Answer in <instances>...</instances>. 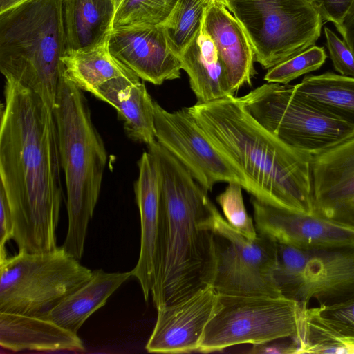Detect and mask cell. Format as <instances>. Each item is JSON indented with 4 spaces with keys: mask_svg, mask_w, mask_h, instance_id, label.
I'll use <instances>...</instances> for the list:
<instances>
[{
    "mask_svg": "<svg viewBox=\"0 0 354 354\" xmlns=\"http://www.w3.org/2000/svg\"><path fill=\"white\" fill-rule=\"evenodd\" d=\"M0 346L12 351L84 352L77 333L42 316L0 312Z\"/></svg>",
    "mask_w": 354,
    "mask_h": 354,
    "instance_id": "obj_19",
    "label": "cell"
},
{
    "mask_svg": "<svg viewBox=\"0 0 354 354\" xmlns=\"http://www.w3.org/2000/svg\"><path fill=\"white\" fill-rule=\"evenodd\" d=\"M326 46L334 68L342 75L354 77V55L344 41L341 40L330 29H324Z\"/></svg>",
    "mask_w": 354,
    "mask_h": 354,
    "instance_id": "obj_31",
    "label": "cell"
},
{
    "mask_svg": "<svg viewBox=\"0 0 354 354\" xmlns=\"http://www.w3.org/2000/svg\"><path fill=\"white\" fill-rule=\"evenodd\" d=\"M319 306L324 315L354 339V295L332 304Z\"/></svg>",
    "mask_w": 354,
    "mask_h": 354,
    "instance_id": "obj_32",
    "label": "cell"
},
{
    "mask_svg": "<svg viewBox=\"0 0 354 354\" xmlns=\"http://www.w3.org/2000/svg\"><path fill=\"white\" fill-rule=\"evenodd\" d=\"M339 32L354 55V0L342 19Z\"/></svg>",
    "mask_w": 354,
    "mask_h": 354,
    "instance_id": "obj_36",
    "label": "cell"
},
{
    "mask_svg": "<svg viewBox=\"0 0 354 354\" xmlns=\"http://www.w3.org/2000/svg\"><path fill=\"white\" fill-rule=\"evenodd\" d=\"M156 140L207 192L216 183H236L245 189L241 174L215 148L191 115L188 107L169 112L154 101Z\"/></svg>",
    "mask_w": 354,
    "mask_h": 354,
    "instance_id": "obj_11",
    "label": "cell"
},
{
    "mask_svg": "<svg viewBox=\"0 0 354 354\" xmlns=\"http://www.w3.org/2000/svg\"><path fill=\"white\" fill-rule=\"evenodd\" d=\"M202 26L214 43L232 91L252 84L256 74L255 54L243 26L222 0H216L204 14Z\"/></svg>",
    "mask_w": 354,
    "mask_h": 354,
    "instance_id": "obj_18",
    "label": "cell"
},
{
    "mask_svg": "<svg viewBox=\"0 0 354 354\" xmlns=\"http://www.w3.org/2000/svg\"><path fill=\"white\" fill-rule=\"evenodd\" d=\"M323 21H330L339 32L342 19L353 0H308Z\"/></svg>",
    "mask_w": 354,
    "mask_h": 354,
    "instance_id": "obj_33",
    "label": "cell"
},
{
    "mask_svg": "<svg viewBox=\"0 0 354 354\" xmlns=\"http://www.w3.org/2000/svg\"><path fill=\"white\" fill-rule=\"evenodd\" d=\"M239 99L269 132L311 156L354 133L353 127L299 96L293 85L268 82Z\"/></svg>",
    "mask_w": 354,
    "mask_h": 354,
    "instance_id": "obj_7",
    "label": "cell"
},
{
    "mask_svg": "<svg viewBox=\"0 0 354 354\" xmlns=\"http://www.w3.org/2000/svg\"><path fill=\"white\" fill-rule=\"evenodd\" d=\"M131 277V271L93 270L90 279L43 317L77 334L86 319L105 305L113 292Z\"/></svg>",
    "mask_w": 354,
    "mask_h": 354,
    "instance_id": "obj_22",
    "label": "cell"
},
{
    "mask_svg": "<svg viewBox=\"0 0 354 354\" xmlns=\"http://www.w3.org/2000/svg\"><path fill=\"white\" fill-rule=\"evenodd\" d=\"M215 148L241 174L257 200L314 214L312 156L283 143L228 95L188 107Z\"/></svg>",
    "mask_w": 354,
    "mask_h": 354,
    "instance_id": "obj_3",
    "label": "cell"
},
{
    "mask_svg": "<svg viewBox=\"0 0 354 354\" xmlns=\"http://www.w3.org/2000/svg\"><path fill=\"white\" fill-rule=\"evenodd\" d=\"M299 346L293 337L283 338L254 344L250 353L253 354H298Z\"/></svg>",
    "mask_w": 354,
    "mask_h": 354,
    "instance_id": "obj_35",
    "label": "cell"
},
{
    "mask_svg": "<svg viewBox=\"0 0 354 354\" xmlns=\"http://www.w3.org/2000/svg\"><path fill=\"white\" fill-rule=\"evenodd\" d=\"M160 186L156 281V309L213 285L216 272L214 227L219 213L206 191L157 140L147 145Z\"/></svg>",
    "mask_w": 354,
    "mask_h": 354,
    "instance_id": "obj_2",
    "label": "cell"
},
{
    "mask_svg": "<svg viewBox=\"0 0 354 354\" xmlns=\"http://www.w3.org/2000/svg\"><path fill=\"white\" fill-rule=\"evenodd\" d=\"M304 307L286 297L218 294L217 308L205 329L198 352L221 351L239 344L295 337Z\"/></svg>",
    "mask_w": 354,
    "mask_h": 354,
    "instance_id": "obj_9",
    "label": "cell"
},
{
    "mask_svg": "<svg viewBox=\"0 0 354 354\" xmlns=\"http://www.w3.org/2000/svg\"><path fill=\"white\" fill-rule=\"evenodd\" d=\"M27 0H0V13L12 8Z\"/></svg>",
    "mask_w": 354,
    "mask_h": 354,
    "instance_id": "obj_37",
    "label": "cell"
},
{
    "mask_svg": "<svg viewBox=\"0 0 354 354\" xmlns=\"http://www.w3.org/2000/svg\"><path fill=\"white\" fill-rule=\"evenodd\" d=\"M258 233L278 243L304 250L354 246V227L315 214L291 211L263 203L252 196Z\"/></svg>",
    "mask_w": 354,
    "mask_h": 354,
    "instance_id": "obj_12",
    "label": "cell"
},
{
    "mask_svg": "<svg viewBox=\"0 0 354 354\" xmlns=\"http://www.w3.org/2000/svg\"><path fill=\"white\" fill-rule=\"evenodd\" d=\"M298 354H354V339L324 315L319 306L302 308L295 337Z\"/></svg>",
    "mask_w": 354,
    "mask_h": 354,
    "instance_id": "obj_26",
    "label": "cell"
},
{
    "mask_svg": "<svg viewBox=\"0 0 354 354\" xmlns=\"http://www.w3.org/2000/svg\"><path fill=\"white\" fill-rule=\"evenodd\" d=\"M68 50L95 47L106 41L113 29L115 0H62Z\"/></svg>",
    "mask_w": 354,
    "mask_h": 354,
    "instance_id": "obj_23",
    "label": "cell"
},
{
    "mask_svg": "<svg viewBox=\"0 0 354 354\" xmlns=\"http://www.w3.org/2000/svg\"><path fill=\"white\" fill-rule=\"evenodd\" d=\"M14 236V227L10 206L6 193L0 186V261L7 257L6 243Z\"/></svg>",
    "mask_w": 354,
    "mask_h": 354,
    "instance_id": "obj_34",
    "label": "cell"
},
{
    "mask_svg": "<svg viewBox=\"0 0 354 354\" xmlns=\"http://www.w3.org/2000/svg\"><path fill=\"white\" fill-rule=\"evenodd\" d=\"M63 63L64 77L91 94L109 80L136 75L111 53L108 39L90 48L68 50Z\"/></svg>",
    "mask_w": 354,
    "mask_h": 354,
    "instance_id": "obj_24",
    "label": "cell"
},
{
    "mask_svg": "<svg viewBox=\"0 0 354 354\" xmlns=\"http://www.w3.org/2000/svg\"><path fill=\"white\" fill-rule=\"evenodd\" d=\"M293 86L299 96L354 127V77L326 72L306 75Z\"/></svg>",
    "mask_w": 354,
    "mask_h": 354,
    "instance_id": "obj_25",
    "label": "cell"
},
{
    "mask_svg": "<svg viewBox=\"0 0 354 354\" xmlns=\"http://www.w3.org/2000/svg\"><path fill=\"white\" fill-rule=\"evenodd\" d=\"M92 274L62 246L18 252L0 261V312L43 317Z\"/></svg>",
    "mask_w": 354,
    "mask_h": 354,
    "instance_id": "obj_6",
    "label": "cell"
},
{
    "mask_svg": "<svg viewBox=\"0 0 354 354\" xmlns=\"http://www.w3.org/2000/svg\"><path fill=\"white\" fill-rule=\"evenodd\" d=\"M178 57L182 70L188 75L196 103L234 95L216 46L203 26Z\"/></svg>",
    "mask_w": 354,
    "mask_h": 354,
    "instance_id": "obj_21",
    "label": "cell"
},
{
    "mask_svg": "<svg viewBox=\"0 0 354 354\" xmlns=\"http://www.w3.org/2000/svg\"><path fill=\"white\" fill-rule=\"evenodd\" d=\"M216 272L213 288L220 295L285 297L276 279L277 243L258 233L250 239L220 213L214 227Z\"/></svg>",
    "mask_w": 354,
    "mask_h": 354,
    "instance_id": "obj_10",
    "label": "cell"
},
{
    "mask_svg": "<svg viewBox=\"0 0 354 354\" xmlns=\"http://www.w3.org/2000/svg\"><path fill=\"white\" fill-rule=\"evenodd\" d=\"M68 51L62 0H27L0 13V70L52 109Z\"/></svg>",
    "mask_w": 354,
    "mask_h": 354,
    "instance_id": "obj_5",
    "label": "cell"
},
{
    "mask_svg": "<svg viewBox=\"0 0 354 354\" xmlns=\"http://www.w3.org/2000/svg\"><path fill=\"white\" fill-rule=\"evenodd\" d=\"M243 26L264 69L315 45L323 20L308 0H222Z\"/></svg>",
    "mask_w": 354,
    "mask_h": 354,
    "instance_id": "obj_8",
    "label": "cell"
},
{
    "mask_svg": "<svg viewBox=\"0 0 354 354\" xmlns=\"http://www.w3.org/2000/svg\"><path fill=\"white\" fill-rule=\"evenodd\" d=\"M326 58L324 48L313 45L268 69L263 79L268 83L288 84L303 75L319 69Z\"/></svg>",
    "mask_w": 354,
    "mask_h": 354,
    "instance_id": "obj_29",
    "label": "cell"
},
{
    "mask_svg": "<svg viewBox=\"0 0 354 354\" xmlns=\"http://www.w3.org/2000/svg\"><path fill=\"white\" fill-rule=\"evenodd\" d=\"M122 0H115L116 10H117V8H118V6H120V3L122 2Z\"/></svg>",
    "mask_w": 354,
    "mask_h": 354,
    "instance_id": "obj_38",
    "label": "cell"
},
{
    "mask_svg": "<svg viewBox=\"0 0 354 354\" xmlns=\"http://www.w3.org/2000/svg\"><path fill=\"white\" fill-rule=\"evenodd\" d=\"M354 295V246L307 250L300 277L286 297L304 306L332 304Z\"/></svg>",
    "mask_w": 354,
    "mask_h": 354,
    "instance_id": "obj_16",
    "label": "cell"
},
{
    "mask_svg": "<svg viewBox=\"0 0 354 354\" xmlns=\"http://www.w3.org/2000/svg\"><path fill=\"white\" fill-rule=\"evenodd\" d=\"M108 46L115 57L144 81L160 85L180 77L181 62L169 48L162 26L115 28Z\"/></svg>",
    "mask_w": 354,
    "mask_h": 354,
    "instance_id": "obj_15",
    "label": "cell"
},
{
    "mask_svg": "<svg viewBox=\"0 0 354 354\" xmlns=\"http://www.w3.org/2000/svg\"><path fill=\"white\" fill-rule=\"evenodd\" d=\"M140 80L137 75L119 77L100 84L92 95L115 109L128 137L148 145L156 140L154 101Z\"/></svg>",
    "mask_w": 354,
    "mask_h": 354,
    "instance_id": "obj_20",
    "label": "cell"
},
{
    "mask_svg": "<svg viewBox=\"0 0 354 354\" xmlns=\"http://www.w3.org/2000/svg\"><path fill=\"white\" fill-rule=\"evenodd\" d=\"M177 0H122L117 8L113 28L133 25L160 26Z\"/></svg>",
    "mask_w": 354,
    "mask_h": 354,
    "instance_id": "obj_28",
    "label": "cell"
},
{
    "mask_svg": "<svg viewBox=\"0 0 354 354\" xmlns=\"http://www.w3.org/2000/svg\"><path fill=\"white\" fill-rule=\"evenodd\" d=\"M53 112L67 194L68 230L62 247L80 260L100 194L107 152L83 91L64 77Z\"/></svg>",
    "mask_w": 354,
    "mask_h": 354,
    "instance_id": "obj_4",
    "label": "cell"
},
{
    "mask_svg": "<svg viewBox=\"0 0 354 354\" xmlns=\"http://www.w3.org/2000/svg\"><path fill=\"white\" fill-rule=\"evenodd\" d=\"M1 106L0 186L10 206L19 252L57 247L63 192L53 109L36 93L5 79Z\"/></svg>",
    "mask_w": 354,
    "mask_h": 354,
    "instance_id": "obj_1",
    "label": "cell"
},
{
    "mask_svg": "<svg viewBox=\"0 0 354 354\" xmlns=\"http://www.w3.org/2000/svg\"><path fill=\"white\" fill-rule=\"evenodd\" d=\"M216 0H177L162 26L168 44L178 57L202 26L206 8Z\"/></svg>",
    "mask_w": 354,
    "mask_h": 354,
    "instance_id": "obj_27",
    "label": "cell"
},
{
    "mask_svg": "<svg viewBox=\"0 0 354 354\" xmlns=\"http://www.w3.org/2000/svg\"><path fill=\"white\" fill-rule=\"evenodd\" d=\"M225 191L216 197L229 225L250 239H254L257 231L252 218L248 215L243 202L242 186L230 183Z\"/></svg>",
    "mask_w": 354,
    "mask_h": 354,
    "instance_id": "obj_30",
    "label": "cell"
},
{
    "mask_svg": "<svg viewBox=\"0 0 354 354\" xmlns=\"http://www.w3.org/2000/svg\"><path fill=\"white\" fill-rule=\"evenodd\" d=\"M139 174L134 184L138 207L141 236L138 262L131 271L141 286L146 301L156 281V254L160 220V186L156 161L147 151L138 162Z\"/></svg>",
    "mask_w": 354,
    "mask_h": 354,
    "instance_id": "obj_17",
    "label": "cell"
},
{
    "mask_svg": "<svg viewBox=\"0 0 354 354\" xmlns=\"http://www.w3.org/2000/svg\"><path fill=\"white\" fill-rule=\"evenodd\" d=\"M213 286L157 309L158 317L145 348L149 353H188L198 351L205 329L218 306Z\"/></svg>",
    "mask_w": 354,
    "mask_h": 354,
    "instance_id": "obj_14",
    "label": "cell"
},
{
    "mask_svg": "<svg viewBox=\"0 0 354 354\" xmlns=\"http://www.w3.org/2000/svg\"><path fill=\"white\" fill-rule=\"evenodd\" d=\"M314 214L354 227V133L313 155Z\"/></svg>",
    "mask_w": 354,
    "mask_h": 354,
    "instance_id": "obj_13",
    "label": "cell"
}]
</instances>
